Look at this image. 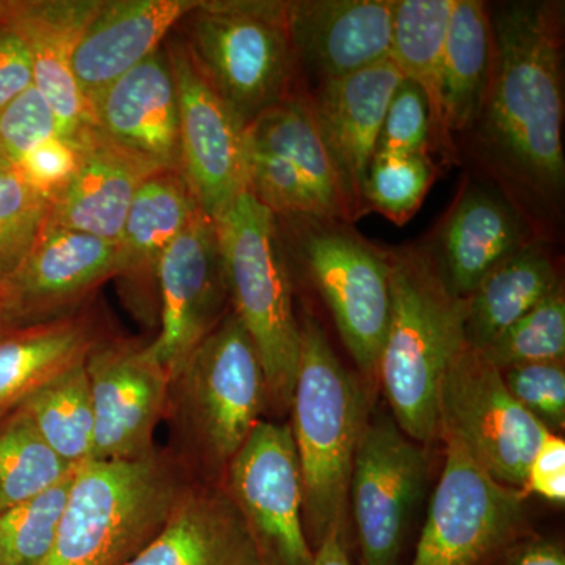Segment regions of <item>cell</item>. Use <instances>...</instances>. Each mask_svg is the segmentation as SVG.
<instances>
[{"mask_svg": "<svg viewBox=\"0 0 565 565\" xmlns=\"http://www.w3.org/2000/svg\"><path fill=\"white\" fill-rule=\"evenodd\" d=\"M118 274L115 241L44 225L28 258L0 285L7 321L22 329L77 313L85 297Z\"/></svg>", "mask_w": 565, "mask_h": 565, "instance_id": "17", "label": "cell"}, {"mask_svg": "<svg viewBox=\"0 0 565 565\" xmlns=\"http://www.w3.org/2000/svg\"><path fill=\"white\" fill-rule=\"evenodd\" d=\"M76 468L55 455L21 407L0 422V514L46 492Z\"/></svg>", "mask_w": 565, "mask_h": 565, "instance_id": "32", "label": "cell"}, {"mask_svg": "<svg viewBox=\"0 0 565 565\" xmlns=\"http://www.w3.org/2000/svg\"><path fill=\"white\" fill-rule=\"evenodd\" d=\"M247 192L277 217L353 221L307 96H289L245 129Z\"/></svg>", "mask_w": 565, "mask_h": 565, "instance_id": "9", "label": "cell"}, {"mask_svg": "<svg viewBox=\"0 0 565 565\" xmlns=\"http://www.w3.org/2000/svg\"><path fill=\"white\" fill-rule=\"evenodd\" d=\"M32 85L31 54L3 11L0 18V109Z\"/></svg>", "mask_w": 565, "mask_h": 565, "instance_id": "42", "label": "cell"}, {"mask_svg": "<svg viewBox=\"0 0 565 565\" xmlns=\"http://www.w3.org/2000/svg\"><path fill=\"white\" fill-rule=\"evenodd\" d=\"M492 68V32L484 3L455 0L446 32L441 114L446 132L465 131L481 118Z\"/></svg>", "mask_w": 565, "mask_h": 565, "instance_id": "29", "label": "cell"}, {"mask_svg": "<svg viewBox=\"0 0 565 565\" xmlns=\"http://www.w3.org/2000/svg\"><path fill=\"white\" fill-rule=\"evenodd\" d=\"M79 169L52 203L46 225L118 243L134 196L161 167L111 140L95 125L74 136Z\"/></svg>", "mask_w": 565, "mask_h": 565, "instance_id": "20", "label": "cell"}, {"mask_svg": "<svg viewBox=\"0 0 565 565\" xmlns=\"http://www.w3.org/2000/svg\"><path fill=\"white\" fill-rule=\"evenodd\" d=\"M266 408L262 360L230 310L170 379L169 451L192 481L222 484Z\"/></svg>", "mask_w": 565, "mask_h": 565, "instance_id": "4", "label": "cell"}, {"mask_svg": "<svg viewBox=\"0 0 565 565\" xmlns=\"http://www.w3.org/2000/svg\"><path fill=\"white\" fill-rule=\"evenodd\" d=\"M52 203L17 167L0 169V285L17 273L39 241Z\"/></svg>", "mask_w": 565, "mask_h": 565, "instance_id": "35", "label": "cell"}, {"mask_svg": "<svg viewBox=\"0 0 565 565\" xmlns=\"http://www.w3.org/2000/svg\"><path fill=\"white\" fill-rule=\"evenodd\" d=\"M503 371L516 364L557 362L565 353V297L563 286L533 310L512 323L492 343L479 351Z\"/></svg>", "mask_w": 565, "mask_h": 565, "instance_id": "34", "label": "cell"}, {"mask_svg": "<svg viewBox=\"0 0 565 565\" xmlns=\"http://www.w3.org/2000/svg\"><path fill=\"white\" fill-rule=\"evenodd\" d=\"M215 226L230 305L262 360L267 407L286 414L299 367L300 329L277 215L244 192Z\"/></svg>", "mask_w": 565, "mask_h": 565, "instance_id": "6", "label": "cell"}, {"mask_svg": "<svg viewBox=\"0 0 565 565\" xmlns=\"http://www.w3.org/2000/svg\"><path fill=\"white\" fill-rule=\"evenodd\" d=\"M199 0H102L73 55L77 87L90 103L115 81L161 50Z\"/></svg>", "mask_w": 565, "mask_h": 565, "instance_id": "22", "label": "cell"}, {"mask_svg": "<svg viewBox=\"0 0 565 565\" xmlns=\"http://www.w3.org/2000/svg\"><path fill=\"white\" fill-rule=\"evenodd\" d=\"M55 136H61L57 117L35 85L0 109V147L11 167Z\"/></svg>", "mask_w": 565, "mask_h": 565, "instance_id": "39", "label": "cell"}, {"mask_svg": "<svg viewBox=\"0 0 565 565\" xmlns=\"http://www.w3.org/2000/svg\"><path fill=\"white\" fill-rule=\"evenodd\" d=\"M223 486L247 523L262 565H315L289 424H256L230 463Z\"/></svg>", "mask_w": 565, "mask_h": 565, "instance_id": "13", "label": "cell"}, {"mask_svg": "<svg viewBox=\"0 0 565 565\" xmlns=\"http://www.w3.org/2000/svg\"><path fill=\"white\" fill-rule=\"evenodd\" d=\"M500 565H565L563 545L546 539L525 537L498 561Z\"/></svg>", "mask_w": 565, "mask_h": 565, "instance_id": "43", "label": "cell"}, {"mask_svg": "<svg viewBox=\"0 0 565 565\" xmlns=\"http://www.w3.org/2000/svg\"><path fill=\"white\" fill-rule=\"evenodd\" d=\"M182 22L196 70L245 126L292 96L288 2L199 0Z\"/></svg>", "mask_w": 565, "mask_h": 565, "instance_id": "7", "label": "cell"}, {"mask_svg": "<svg viewBox=\"0 0 565 565\" xmlns=\"http://www.w3.org/2000/svg\"><path fill=\"white\" fill-rule=\"evenodd\" d=\"M559 286L545 248L523 245L494 266L467 297V343L482 351Z\"/></svg>", "mask_w": 565, "mask_h": 565, "instance_id": "28", "label": "cell"}, {"mask_svg": "<svg viewBox=\"0 0 565 565\" xmlns=\"http://www.w3.org/2000/svg\"><path fill=\"white\" fill-rule=\"evenodd\" d=\"M11 329L9 321H7L6 311H3V303L2 299H0V337H2L3 333L10 332Z\"/></svg>", "mask_w": 565, "mask_h": 565, "instance_id": "45", "label": "cell"}, {"mask_svg": "<svg viewBox=\"0 0 565 565\" xmlns=\"http://www.w3.org/2000/svg\"><path fill=\"white\" fill-rule=\"evenodd\" d=\"M76 470L46 492L0 514V565L46 564Z\"/></svg>", "mask_w": 565, "mask_h": 565, "instance_id": "33", "label": "cell"}, {"mask_svg": "<svg viewBox=\"0 0 565 565\" xmlns=\"http://www.w3.org/2000/svg\"><path fill=\"white\" fill-rule=\"evenodd\" d=\"M6 3H7V0H0V18L3 17V11H6Z\"/></svg>", "mask_w": 565, "mask_h": 565, "instance_id": "47", "label": "cell"}, {"mask_svg": "<svg viewBox=\"0 0 565 565\" xmlns=\"http://www.w3.org/2000/svg\"><path fill=\"white\" fill-rule=\"evenodd\" d=\"M278 218L285 221L286 244L326 300L367 388H374L392 315L388 253L345 222L302 215Z\"/></svg>", "mask_w": 565, "mask_h": 565, "instance_id": "8", "label": "cell"}, {"mask_svg": "<svg viewBox=\"0 0 565 565\" xmlns=\"http://www.w3.org/2000/svg\"><path fill=\"white\" fill-rule=\"evenodd\" d=\"M191 482L169 449L79 465L44 565L125 564L162 530Z\"/></svg>", "mask_w": 565, "mask_h": 565, "instance_id": "5", "label": "cell"}, {"mask_svg": "<svg viewBox=\"0 0 565 565\" xmlns=\"http://www.w3.org/2000/svg\"><path fill=\"white\" fill-rule=\"evenodd\" d=\"M526 244L511 204L497 193L470 188L445 222L440 262L435 264L448 288L468 297L494 266Z\"/></svg>", "mask_w": 565, "mask_h": 565, "instance_id": "25", "label": "cell"}, {"mask_svg": "<svg viewBox=\"0 0 565 565\" xmlns=\"http://www.w3.org/2000/svg\"><path fill=\"white\" fill-rule=\"evenodd\" d=\"M20 407L66 463L79 467L92 460L95 415L85 360L44 382Z\"/></svg>", "mask_w": 565, "mask_h": 565, "instance_id": "31", "label": "cell"}, {"mask_svg": "<svg viewBox=\"0 0 565 565\" xmlns=\"http://www.w3.org/2000/svg\"><path fill=\"white\" fill-rule=\"evenodd\" d=\"M404 76L392 58L341 79L323 81L308 96L315 120L343 181L353 218L366 207L367 172L386 109Z\"/></svg>", "mask_w": 565, "mask_h": 565, "instance_id": "18", "label": "cell"}, {"mask_svg": "<svg viewBox=\"0 0 565 565\" xmlns=\"http://www.w3.org/2000/svg\"><path fill=\"white\" fill-rule=\"evenodd\" d=\"M196 210L195 196L178 170L152 174L136 193L118 239V278L126 281L134 303L141 308L151 303L163 253Z\"/></svg>", "mask_w": 565, "mask_h": 565, "instance_id": "26", "label": "cell"}, {"mask_svg": "<svg viewBox=\"0 0 565 565\" xmlns=\"http://www.w3.org/2000/svg\"><path fill=\"white\" fill-rule=\"evenodd\" d=\"M90 111L93 125L111 140L180 172V107L166 47L99 93Z\"/></svg>", "mask_w": 565, "mask_h": 565, "instance_id": "21", "label": "cell"}, {"mask_svg": "<svg viewBox=\"0 0 565 565\" xmlns=\"http://www.w3.org/2000/svg\"><path fill=\"white\" fill-rule=\"evenodd\" d=\"M426 449L388 416L367 418L351 476L359 565H403L412 516L427 481Z\"/></svg>", "mask_w": 565, "mask_h": 565, "instance_id": "12", "label": "cell"}, {"mask_svg": "<svg viewBox=\"0 0 565 565\" xmlns=\"http://www.w3.org/2000/svg\"><path fill=\"white\" fill-rule=\"evenodd\" d=\"M291 433L299 459L305 533L311 550L330 530L349 535L353 457L371 414L370 388L345 370L315 316L299 321Z\"/></svg>", "mask_w": 565, "mask_h": 565, "instance_id": "3", "label": "cell"}, {"mask_svg": "<svg viewBox=\"0 0 565 565\" xmlns=\"http://www.w3.org/2000/svg\"><path fill=\"white\" fill-rule=\"evenodd\" d=\"M433 131L426 95L404 77L386 109L374 156L429 154Z\"/></svg>", "mask_w": 565, "mask_h": 565, "instance_id": "38", "label": "cell"}, {"mask_svg": "<svg viewBox=\"0 0 565 565\" xmlns=\"http://www.w3.org/2000/svg\"><path fill=\"white\" fill-rule=\"evenodd\" d=\"M90 316L10 330L0 337V422L51 377L84 362L103 340Z\"/></svg>", "mask_w": 565, "mask_h": 565, "instance_id": "27", "label": "cell"}, {"mask_svg": "<svg viewBox=\"0 0 565 565\" xmlns=\"http://www.w3.org/2000/svg\"><path fill=\"white\" fill-rule=\"evenodd\" d=\"M79 162L81 151L74 137L55 136L33 148L17 169L54 203L73 180Z\"/></svg>", "mask_w": 565, "mask_h": 565, "instance_id": "40", "label": "cell"}, {"mask_svg": "<svg viewBox=\"0 0 565 565\" xmlns=\"http://www.w3.org/2000/svg\"><path fill=\"white\" fill-rule=\"evenodd\" d=\"M95 434L92 460H136L156 451L170 379L148 345L103 338L85 359Z\"/></svg>", "mask_w": 565, "mask_h": 565, "instance_id": "16", "label": "cell"}, {"mask_svg": "<svg viewBox=\"0 0 565 565\" xmlns=\"http://www.w3.org/2000/svg\"><path fill=\"white\" fill-rule=\"evenodd\" d=\"M548 430L509 393L500 371L470 344L449 364L440 390V438L462 446L501 484L525 482Z\"/></svg>", "mask_w": 565, "mask_h": 565, "instance_id": "11", "label": "cell"}, {"mask_svg": "<svg viewBox=\"0 0 565 565\" xmlns=\"http://www.w3.org/2000/svg\"><path fill=\"white\" fill-rule=\"evenodd\" d=\"M490 32L482 140L516 184L539 199H555L565 177L559 3H505L490 18Z\"/></svg>", "mask_w": 565, "mask_h": 565, "instance_id": "1", "label": "cell"}, {"mask_svg": "<svg viewBox=\"0 0 565 565\" xmlns=\"http://www.w3.org/2000/svg\"><path fill=\"white\" fill-rule=\"evenodd\" d=\"M392 315L379 384L397 427L416 444L440 438V390L467 345V297L446 285L433 258L416 248L390 252Z\"/></svg>", "mask_w": 565, "mask_h": 565, "instance_id": "2", "label": "cell"}, {"mask_svg": "<svg viewBox=\"0 0 565 565\" xmlns=\"http://www.w3.org/2000/svg\"><path fill=\"white\" fill-rule=\"evenodd\" d=\"M315 565H359L352 559L349 535L337 527L330 530L315 550Z\"/></svg>", "mask_w": 565, "mask_h": 565, "instance_id": "44", "label": "cell"}, {"mask_svg": "<svg viewBox=\"0 0 565 565\" xmlns=\"http://www.w3.org/2000/svg\"><path fill=\"white\" fill-rule=\"evenodd\" d=\"M102 0H7V21L31 54L33 85L51 104L62 137L92 125V111L73 74V55Z\"/></svg>", "mask_w": 565, "mask_h": 565, "instance_id": "23", "label": "cell"}, {"mask_svg": "<svg viewBox=\"0 0 565 565\" xmlns=\"http://www.w3.org/2000/svg\"><path fill=\"white\" fill-rule=\"evenodd\" d=\"M393 0L288 2L297 65L321 82L341 79L392 58Z\"/></svg>", "mask_w": 565, "mask_h": 565, "instance_id": "19", "label": "cell"}, {"mask_svg": "<svg viewBox=\"0 0 565 565\" xmlns=\"http://www.w3.org/2000/svg\"><path fill=\"white\" fill-rule=\"evenodd\" d=\"M121 565H262L225 486L192 481L151 542Z\"/></svg>", "mask_w": 565, "mask_h": 565, "instance_id": "24", "label": "cell"}, {"mask_svg": "<svg viewBox=\"0 0 565 565\" xmlns=\"http://www.w3.org/2000/svg\"><path fill=\"white\" fill-rule=\"evenodd\" d=\"M3 167H11L9 162H7L6 156H3L2 147H0V169Z\"/></svg>", "mask_w": 565, "mask_h": 565, "instance_id": "46", "label": "cell"}, {"mask_svg": "<svg viewBox=\"0 0 565 565\" xmlns=\"http://www.w3.org/2000/svg\"><path fill=\"white\" fill-rule=\"evenodd\" d=\"M158 292L161 332L148 344V352L172 379L228 313L217 226L200 207L163 253Z\"/></svg>", "mask_w": 565, "mask_h": 565, "instance_id": "14", "label": "cell"}, {"mask_svg": "<svg viewBox=\"0 0 565 565\" xmlns=\"http://www.w3.org/2000/svg\"><path fill=\"white\" fill-rule=\"evenodd\" d=\"M452 6L455 0H397L393 9L392 61L426 95L434 132L444 140L441 73Z\"/></svg>", "mask_w": 565, "mask_h": 565, "instance_id": "30", "label": "cell"}, {"mask_svg": "<svg viewBox=\"0 0 565 565\" xmlns=\"http://www.w3.org/2000/svg\"><path fill=\"white\" fill-rule=\"evenodd\" d=\"M527 494H537L552 503L565 501V441L557 434H546L531 460L522 487Z\"/></svg>", "mask_w": 565, "mask_h": 565, "instance_id": "41", "label": "cell"}, {"mask_svg": "<svg viewBox=\"0 0 565 565\" xmlns=\"http://www.w3.org/2000/svg\"><path fill=\"white\" fill-rule=\"evenodd\" d=\"M166 50L180 107V172L200 210L217 221L247 192V126L204 81L182 40Z\"/></svg>", "mask_w": 565, "mask_h": 565, "instance_id": "15", "label": "cell"}, {"mask_svg": "<svg viewBox=\"0 0 565 565\" xmlns=\"http://www.w3.org/2000/svg\"><path fill=\"white\" fill-rule=\"evenodd\" d=\"M445 467L408 565H493L527 535L526 494L501 484L449 438Z\"/></svg>", "mask_w": 565, "mask_h": 565, "instance_id": "10", "label": "cell"}, {"mask_svg": "<svg viewBox=\"0 0 565 565\" xmlns=\"http://www.w3.org/2000/svg\"><path fill=\"white\" fill-rule=\"evenodd\" d=\"M434 178L429 154L374 156L364 192L366 207L403 225L422 206Z\"/></svg>", "mask_w": 565, "mask_h": 565, "instance_id": "36", "label": "cell"}, {"mask_svg": "<svg viewBox=\"0 0 565 565\" xmlns=\"http://www.w3.org/2000/svg\"><path fill=\"white\" fill-rule=\"evenodd\" d=\"M509 393L537 419L548 433L565 426L564 360L516 364L500 371Z\"/></svg>", "mask_w": 565, "mask_h": 565, "instance_id": "37", "label": "cell"}]
</instances>
